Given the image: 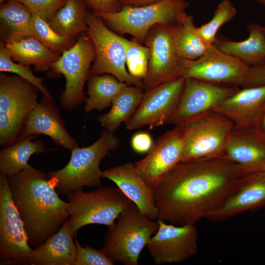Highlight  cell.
Masks as SVG:
<instances>
[{"mask_svg":"<svg viewBox=\"0 0 265 265\" xmlns=\"http://www.w3.org/2000/svg\"><path fill=\"white\" fill-rule=\"evenodd\" d=\"M243 175L223 153L179 161L154 190L157 219L195 225L223 203Z\"/></svg>","mask_w":265,"mask_h":265,"instance_id":"cell-1","label":"cell"},{"mask_svg":"<svg viewBox=\"0 0 265 265\" xmlns=\"http://www.w3.org/2000/svg\"><path fill=\"white\" fill-rule=\"evenodd\" d=\"M8 180L28 242L38 247L68 219V203L59 197L47 174L30 165Z\"/></svg>","mask_w":265,"mask_h":265,"instance_id":"cell-2","label":"cell"},{"mask_svg":"<svg viewBox=\"0 0 265 265\" xmlns=\"http://www.w3.org/2000/svg\"><path fill=\"white\" fill-rule=\"evenodd\" d=\"M120 143L114 132L105 129L91 145L72 149L66 166L47 174L57 192L67 196L84 186H100L103 177L100 162L110 151L116 149Z\"/></svg>","mask_w":265,"mask_h":265,"instance_id":"cell-3","label":"cell"},{"mask_svg":"<svg viewBox=\"0 0 265 265\" xmlns=\"http://www.w3.org/2000/svg\"><path fill=\"white\" fill-rule=\"evenodd\" d=\"M109 226L102 250L114 263L137 265L143 249L159 227L158 220L144 214L133 203Z\"/></svg>","mask_w":265,"mask_h":265,"instance_id":"cell-4","label":"cell"},{"mask_svg":"<svg viewBox=\"0 0 265 265\" xmlns=\"http://www.w3.org/2000/svg\"><path fill=\"white\" fill-rule=\"evenodd\" d=\"M187 0H163L142 6H122L113 13H96L115 32L128 34L145 44L149 30L157 25L175 26L181 24L188 15Z\"/></svg>","mask_w":265,"mask_h":265,"instance_id":"cell-5","label":"cell"},{"mask_svg":"<svg viewBox=\"0 0 265 265\" xmlns=\"http://www.w3.org/2000/svg\"><path fill=\"white\" fill-rule=\"evenodd\" d=\"M69 225L74 234L89 224L111 226L119 215L132 203L118 188H98L90 192L82 190L67 196Z\"/></svg>","mask_w":265,"mask_h":265,"instance_id":"cell-6","label":"cell"},{"mask_svg":"<svg viewBox=\"0 0 265 265\" xmlns=\"http://www.w3.org/2000/svg\"><path fill=\"white\" fill-rule=\"evenodd\" d=\"M39 90L19 76L0 74V144L5 147L20 136L23 124L36 107Z\"/></svg>","mask_w":265,"mask_h":265,"instance_id":"cell-7","label":"cell"},{"mask_svg":"<svg viewBox=\"0 0 265 265\" xmlns=\"http://www.w3.org/2000/svg\"><path fill=\"white\" fill-rule=\"evenodd\" d=\"M104 22L93 12L87 11V32L96 54L89 77L110 74L121 82L144 89L143 82L132 76L127 70L126 39L110 30Z\"/></svg>","mask_w":265,"mask_h":265,"instance_id":"cell-8","label":"cell"},{"mask_svg":"<svg viewBox=\"0 0 265 265\" xmlns=\"http://www.w3.org/2000/svg\"><path fill=\"white\" fill-rule=\"evenodd\" d=\"M95 56L91 38L88 35H82L52 65V75L61 74L66 80L65 88L60 97V104L65 109H75L85 101L84 85L89 78L91 64Z\"/></svg>","mask_w":265,"mask_h":265,"instance_id":"cell-9","label":"cell"},{"mask_svg":"<svg viewBox=\"0 0 265 265\" xmlns=\"http://www.w3.org/2000/svg\"><path fill=\"white\" fill-rule=\"evenodd\" d=\"M183 127L180 161L223 154L235 125L225 115L212 110Z\"/></svg>","mask_w":265,"mask_h":265,"instance_id":"cell-10","label":"cell"},{"mask_svg":"<svg viewBox=\"0 0 265 265\" xmlns=\"http://www.w3.org/2000/svg\"><path fill=\"white\" fill-rule=\"evenodd\" d=\"M30 247L8 178L0 174V264L30 265Z\"/></svg>","mask_w":265,"mask_h":265,"instance_id":"cell-11","label":"cell"},{"mask_svg":"<svg viewBox=\"0 0 265 265\" xmlns=\"http://www.w3.org/2000/svg\"><path fill=\"white\" fill-rule=\"evenodd\" d=\"M250 65L212 45L200 57L194 60L180 58L181 77L193 78L226 86H242Z\"/></svg>","mask_w":265,"mask_h":265,"instance_id":"cell-12","label":"cell"},{"mask_svg":"<svg viewBox=\"0 0 265 265\" xmlns=\"http://www.w3.org/2000/svg\"><path fill=\"white\" fill-rule=\"evenodd\" d=\"M176 26L157 25L147 33L145 44L149 49V62L142 81L145 91L181 78L175 40Z\"/></svg>","mask_w":265,"mask_h":265,"instance_id":"cell-13","label":"cell"},{"mask_svg":"<svg viewBox=\"0 0 265 265\" xmlns=\"http://www.w3.org/2000/svg\"><path fill=\"white\" fill-rule=\"evenodd\" d=\"M185 79L158 85L144 92L143 98L131 117L125 122L129 130L145 126L150 128L168 124L179 105Z\"/></svg>","mask_w":265,"mask_h":265,"instance_id":"cell-14","label":"cell"},{"mask_svg":"<svg viewBox=\"0 0 265 265\" xmlns=\"http://www.w3.org/2000/svg\"><path fill=\"white\" fill-rule=\"evenodd\" d=\"M159 227L146 247L156 265L182 263L198 252V236L195 225L176 226L157 219Z\"/></svg>","mask_w":265,"mask_h":265,"instance_id":"cell-15","label":"cell"},{"mask_svg":"<svg viewBox=\"0 0 265 265\" xmlns=\"http://www.w3.org/2000/svg\"><path fill=\"white\" fill-rule=\"evenodd\" d=\"M177 108L168 124L184 126L212 110L221 101L239 90L238 86L215 84L193 78H185Z\"/></svg>","mask_w":265,"mask_h":265,"instance_id":"cell-16","label":"cell"},{"mask_svg":"<svg viewBox=\"0 0 265 265\" xmlns=\"http://www.w3.org/2000/svg\"><path fill=\"white\" fill-rule=\"evenodd\" d=\"M183 134V127L175 126L154 142L144 158L134 163L139 174L154 190L164 175L180 161Z\"/></svg>","mask_w":265,"mask_h":265,"instance_id":"cell-17","label":"cell"},{"mask_svg":"<svg viewBox=\"0 0 265 265\" xmlns=\"http://www.w3.org/2000/svg\"><path fill=\"white\" fill-rule=\"evenodd\" d=\"M264 206L265 170L241 176L223 203L205 218L212 221H224Z\"/></svg>","mask_w":265,"mask_h":265,"instance_id":"cell-18","label":"cell"},{"mask_svg":"<svg viewBox=\"0 0 265 265\" xmlns=\"http://www.w3.org/2000/svg\"><path fill=\"white\" fill-rule=\"evenodd\" d=\"M40 134L51 137L56 145L71 150L79 147L77 141L67 131L59 109L53 99L44 96L26 118L19 138Z\"/></svg>","mask_w":265,"mask_h":265,"instance_id":"cell-19","label":"cell"},{"mask_svg":"<svg viewBox=\"0 0 265 265\" xmlns=\"http://www.w3.org/2000/svg\"><path fill=\"white\" fill-rule=\"evenodd\" d=\"M265 109V85L243 87L217 105L219 112L240 129L254 128Z\"/></svg>","mask_w":265,"mask_h":265,"instance_id":"cell-20","label":"cell"},{"mask_svg":"<svg viewBox=\"0 0 265 265\" xmlns=\"http://www.w3.org/2000/svg\"><path fill=\"white\" fill-rule=\"evenodd\" d=\"M223 154L240 167L244 175L265 170V139L254 128L235 127Z\"/></svg>","mask_w":265,"mask_h":265,"instance_id":"cell-21","label":"cell"},{"mask_svg":"<svg viewBox=\"0 0 265 265\" xmlns=\"http://www.w3.org/2000/svg\"><path fill=\"white\" fill-rule=\"evenodd\" d=\"M102 177L110 180L150 218L158 219L154 190L144 182L134 163L127 162L103 171Z\"/></svg>","mask_w":265,"mask_h":265,"instance_id":"cell-22","label":"cell"},{"mask_svg":"<svg viewBox=\"0 0 265 265\" xmlns=\"http://www.w3.org/2000/svg\"><path fill=\"white\" fill-rule=\"evenodd\" d=\"M74 234L67 219L56 233L33 249L30 265H75Z\"/></svg>","mask_w":265,"mask_h":265,"instance_id":"cell-23","label":"cell"},{"mask_svg":"<svg viewBox=\"0 0 265 265\" xmlns=\"http://www.w3.org/2000/svg\"><path fill=\"white\" fill-rule=\"evenodd\" d=\"M13 60L24 65H33L35 71L49 70L60 56L33 36L3 42Z\"/></svg>","mask_w":265,"mask_h":265,"instance_id":"cell-24","label":"cell"},{"mask_svg":"<svg viewBox=\"0 0 265 265\" xmlns=\"http://www.w3.org/2000/svg\"><path fill=\"white\" fill-rule=\"evenodd\" d=\"M249 36L241 41H217L215 45L222 52L253 66L265 63V33L263 26L248 25Z\"/></svg>","mask_w":265,"mask_h":265,"instance_id":"cell-25","label":"cell"},{"mask_svg":"<svg viewBox=\"0 0 265 265\" xmlns=\"http://www.w3.org/2000/svg\"><path fill=\"white\" fill-rule=\"evenodd\" d=\"M37 136L19 138L0 151V174L9 178L19 174L29 165L27 161L32 155L45 152L42 141H32Z\"/></svg>","mask_w":265,"mask_h":265,"instance_id":"cell-26","label":"cell"},{"mask_svg":"<svg viewBox=\"0 0 265 265\" xmlns=\"http://www.w3.org/2000/svg\"><path fill=\"white\" fill-rule=\"evenodd\" d=\"M144 89L136 86L127 85L115 97L110 110L98 118L105 130L114 132L121 123L126 122L140 104Z\"/></svg>","mask_w":265,"mask_h":265,"instance_id":"cell-27","label":"cell"},{"mask_svg":"<svg viewBox=\"0 0 265 265\" xmlns=\"http://www.w3.org/2000/svg\"><path fill=\"white\" fill-rule=\"evenodd\" d=\"M32 13L18 0H9L0 8V32L3 42L32 36Z\"/></svg>","mask_w":265,"mask_h":265,"instance_id":"cell-28","label":"cell"},{"mask_svg":"<svg viewBox=\"0 0 265 265\" xmlns=\"http://www.w3.org/2000/svg\"><path fill=\"white\" fill-rule=\"evenodd\" d=\"M86 7L84 0H67L49 24L59 35L73 39L87 32Z\"/></svg>","mask_w":265,"mask_h":265,"instance_id":"cell-29","label":"cell"},{"mask_svg":"<svg viewBox=\"0 0 265 265\" xmlns=\"http://www.w3.org/2000/svg\"><path fill=\"white\" fill-rule=\"evenodd\" d=\"M127 85L110 74L90 77L87 84L88 97L85 101V112L102 110L111 106L115 97Z\"/></svg>","mask_w":265,"mask_h":265,"instance_id":"cell-30","label":"cell"},{"mask_svg":"<svg viewBox=\"0 0 265 265\" xmlns=\"http://www.w3.org/2000/svg\"><path fill=\"white\" fill-rule=\"evenodd\" d=\"M175 40L180 58L194 60L203 55L212 45L206 43L198 31L192 16L188 15L176 26Z\"/></svg>","mask_w":265,"mask_h":265,"instance_id":"cell-31","label":"cell"},{"mask_svg":"<svg viewBox=\"0 0 265 265\" xmlns=\"http://www.w3.org/2000/svg\"><path fill=\"white\" fill-rule=\"evenodd\" d=\"M30 27L33 37L59 55L70 49L76 43L74 39L56 33L48 22L36 14L32 13Z\"/></svg>","mask_w":265,"mask_h":265,"instance_id":"cell-32","label":"cell"},{"mask_svg":"<svg viewBox=\"0 0 265 265\" xmlns=\"http://www.w3.org/2000/svg\"><path fill=\"white\" fill-rule=\"evenodd\" d=\"M126 65L129 74L143 81L146 76L149 62L148 47L138 42L125 40Z\"/></svg>","mask_w":265,"mask_h":265,"instance_id":"cell-33","label":"cell"},{"mask_svg":"<svg viewBox=\"0 0 265 265\" xmlns=\"http://www.w3.org/2000/svg\"><path fill=\"white\" fill-rule=\"evenodd\" d=\"M0 71L1 72H9L18 76L34 85L43 95L53 99L50 92L44 85V78L35 76L29 66L16 63L13 61L9 50L5 46L2 41L0 43Z\"/></svg>","mask_w":265,"mask_h":265,"instance_id":"cell-34","label":"cell"},{"mask_svg":"<svg viewBox=\"0 0 265 265\" xmlns=\"http://www.w3.org/2000/svg\"><path fill=\"white\" fill-rule=\"evenodd\" d=\"M237 14L236 8L228 0L220 2L214 10L211 20L198 27V31L208 44L213 45L217 42L216 34L220 27L230 21Z\"/></svg>","mask_w":265,"mask_h":265,"instance_id":"cell-35","label":"cell"},{"mask_svg":"<svg viewBox=\"0 0 265 265\" xmlns=\"http://www.w3.org/2000/svg\"><path fill=\"white\" fill-rule=\"evenodd\" d=\"M76 258L75 265H113L114 262L102 250H98L88 245L82 246L75 239Z\"/></svg>","mask_w":265,"mask_h":265,"instance_id":"cell-36","label":"cell"},{"mask_svg":"<svg viewBox=\"0 0 265 265\" xmlns=\"http://www.w3.org/2000/svg\"><path fill=\"white\" fill-rule=\"evenodd\" d=\"M25 4L32 14L49 22L67 0H18Z\"/></svg>","mask_w":265,"mask_h":265,"instance_id":"cell-37","label":"cell"},{"mask_svg":"<svg viewBox=\"0 0 265 265\" xmlns=\"http://www.w3.org/2000/svg\"><path fill=\"white\" fill-rule=\"evenodd\" d=\"M265 85V63L250 66L247 72L243 87Z\"/></svg>","mask_w":265,"mask_h":265,"instance_id":"cell-38","label":"cell"},{"mask_svg":"<svg viewBox=\"0 0 265 265\" xmlns=\"http://www.w3.org/2000/svg\"><path fill=\"white\" fill-rule=\"evenodd\" d=\"M86 6L96 13H113L122 7L120 0H84Z\"/></svg>","mask_w":265,"mask_h":265,"instance_id":"cell-39","label":"cell"},{"mask_svg":"<svg viewBox=\"0 0 265 265\" xmlns=\"http://www.w3.org/2000/svg\"><path fill=\"white\" fill-rule=\"evenodd\" d=\"M131 143L134 151L143 154L150 151L154 142L152 136L148 132H140L132 136Z\"/></svg>","mask_w":265,"mask_h":265,"instance_id":"cell-40","label":"cell"},{"mask_svg":"<svg viewBox=\"0 0 265 265\" xmlns=\"http://www.w3.org/2000/svg\"><path fill=\"white\" fill-rule=\"evenodd\" d=\"M163 0H120L122 6H142L152 4Z\"/></svg>","mask_w":265,"mask_h":265,"instance_id":"cell-41","label":"cell"},{"mask_svg":"<svg viewBox=\"0 0 265 265\" xmlns=\"http://www.w3.org/2000/svg\"><path fill=\"white\" fill-rule=\"evenodd\" d=\"M254 129L265 139V109Z\"/></svg>","mask_w":265,"mask_h":265,"instance_id":"cell-42","label":"cell"},{"mask_svg":"<svg viewBox=\"0 0 265 265\" xmlns=\"http://www.w3.org/2000/svg\"><path fill=\"white\" fill-rule=\"evenodd\" d=\"M258 2L265 6V0H256Z\"/></svg>","mask_w":265,"mask_h":265,"instance_id":"cell-43","label":"cell"},{"mask_svg":"<svg viewBox=\"0 0 265 265\" xmlns=\"http://www.w3.org/2000/svg\"><path fill=\"white\" fill-rule=\"evenodd\" d=\"M9 0H0V4L3 3L4 2L7 1Z\"/></svg>","mask_w":265,"mask_h":265,"instance_id":"cell-44","label":"cell"},{"mask_svg":"<svg viewBox=\"0 0 265 265\" xmlns=\"http://www.w3.org/2000/svg\"><path fill=\"white\" fill-rule=\"evenodd\" d=\"M263 28H264V30L265 33V26H263Z\"/></svg>","mask_w":265,"mask_h":265,"instance_id":"cell-45","label":"cell"}]
</instances>
